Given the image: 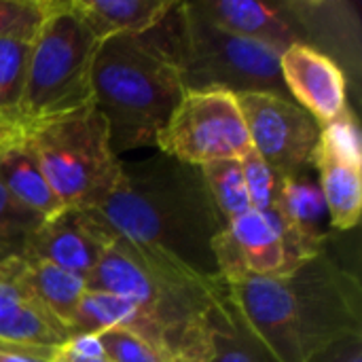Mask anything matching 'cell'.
Wrapping results in <instances>:
<instances>
[{
  "instance_id": "6da1fadb",
  "label": "cell",
  "mask_w": 362,
  "mask_h": 362,
  "mask_svg": "<svg viewBox=\"0 0 362 362\" xmlns=\"http://www.w3.org/2000/svg\"><path fill=\"white\" fill-rule=\"evenodd\" d=\"M227 297L274 362H308L362 337L361 280L327 250L286 276L225 282Z\"/></svg>"
},
{
  "instance_id": "7a4b0ae2",
  "label": "cell",
  "mask_w": 362,
  "mask_h": 362,
  "mask_svg": "<svg viewBox=\"0 0 362 362\" xmlns=\"http://www.w3.org/2000/svg\"><path fill=\"white\" fill-rule=\"evenodd\" d=\"M91 212L129 244L199 278H218L212 240L225 225L199 168L163 153L123 163L117 191Z\"/></svg>"
},
{
  "instance_id": "3957f363",
  "label": "cell",
  "mask_w": 362,
  "mask_h": 362,
  "mask_svg": "<svg viewBox=\"0 0 362 362\" xmlns=\"http://www.w3.org/2000/svg\"><path fill=\"white\" fill-rule=\"evenodd\" d=\"M87 288L136 303L146 322L148 341L172 362L212 361L214 337L227 318V288L221 278H199L112 233L87 278Z\"/></svg>"
},
{
  "instance_id": "277c9868",
  "label": "cell",
  "mask_w": 362,
  "mask_h": 362,
  "mask_svg": "<svg viewBox=\"0 0 362 362\" xmlns=\"http://www.w3.org/2000/svg\"><path fill=\"white\" fill-rule=\"evenodd\" d=\"M174 8L157 28L144 34L115 36L98 47L91 100L108 125L117 157L155 146L185 93Z\"/></svg>"
},
{
  "instance_id": "5b68a950",
  "label": "cell",
  "mask_w": 362,
  "mask_h": 362,
  "mask_svg": "<svg viewBox=\"0 0 362 362\" xmlns=\"http://www.w3.org/2000/svg\"><path fill=\"white\" fill-rule=\"evenodd\" d=\"M21 132L64 210H98L119 187L123 161L93 102L47 119L21 121Z\"/></svg>"
},
{
  "instance_id": "8992f818",
  "label": "cell",
  "mask_w": 362,
  "mask_h": 362,
  "mask_svg": "<svg viewBox=\"0 0 362 362\" xmlns=\"http://www.w3.org/2000/svg\"><path fill=\"white\" fill-rule=\"evenodd\" d=\"M174 28L185 91L223 89L233 95L274 93L291 98L276 49L214 25L193 2L176 4Z\"/></svg>"
},
{
  "instance_id": "52a82bcc",
  "label": "cell",
  "mask_w": 362,
  "mask_h": 362,
  "mask_svg": "<svg viewBox=\"0 0 362 362\" xmlns=\"http://www.w3.org/2000/svg\"><path fill=\"white\" fill-rule=\"evenodd\" d=\"M98 47L100 40L74 13L70 0H49L32 40L19 119L38 121L93 102L91 72Z\"/></svg>"
},
{
  "instance_id": "ba28073f",
  "label": "cell",
  "mask_w": 362,
  "mask_h": 362,
  "mask_svg": "<svg viewBox=\"0 0 362 362\" xmlns=\"http://www.w3.org/2000/svg\"><path fill=\"white\" fill-rule=\"evenodd\" d=\"M155 146L195 168L223 159L242 161L252 148L238 98L223 89L185 91Z\"/></svg>"
},
{
  "instance_id": "9c48e42d",
  "label": "cell",
  "mask_w": 362,
  "mask_h": 362,
  "mask_svg": "<svg viewBox=\"0 0 362 362\" xmlns=\"http://www.w3.org/2000/svg\"><path fill=\"white\" fill-rule=\"evenodd\" d=\"M252 151L280 176L308 172L320 125L291 98L274 93L235 95Z\"/></svg>"
},
{
  "instance_id": "30bf717a",
  "label": "cell",
  "mask_w": 362,
  "mask_h": 362,
  "mask_svg": "<svg viewBox=\"0 0 362 362\" xmlns=\"http://www.w3.org/2000/svg\"><path fill=\"white\" fill-rule=\"evenodd\" d=\"M110 240L112 231L91 210H62L40 221L25 238L19 257L57 265L87 280Z\"/></svg>"
},
{
  "instance_id": "8fae6325",
  "label": "cell",
  "mask_w": 362,
  "mask_h": 362,
  "mask_svg": "<svg viewBox=\"0 0 362 362\" xmlns=\"http://www.w3.org/2000/svg\"><path fill=\"white\" fill-rule=\"evenodd\" d=\"M218 278L233 282L248 276H286V250L276 214L257 210L227 223L212 240Z\"/></svg>"
},
{
  "instance_id": "7c38bea8",
  "label": "cell",
  "mask_w": 362,
  "mask_h": 362,
  "mask_svg": "<svg viewBox=\"0 0 362 362\" xmlns=\"http://www.w3.org/2000/svg\"><path fill=\"white\" fill-rule=\"evenodd\" d=\"M301 30V45L331 57L346 74L348 85L361 83V17L344 0H293Z\"/></svg>"
},
{
  "instance_id": "4fadbf2b",
  "label": "cell",
  "mask_w": 362,
  "mask_h": 362,
  "mask_svg": "<svg viewBox=\"0 0 362 362\" xmlns=\"http://www.w3.org/2000/svg\"><path fill=\"white\" fill-rule=\"evenodd\" d=\"M280 74L291 100L312 115L320 127L350 106L344 70L312 47L293 45L282 51Z\"/></svg>"
},
{
  "instance_id": "5bb4252c",
  "label": "cell",
  "mask_w": 362,
  "mask_h": 362,
  "mask_svg": "<svg viewBox=\"0 0 362 362\" xmlns=\"http://www.w3.org/2000/svg\"><path fill=\"white\" fill-rule=\"evenodd\" d=\"M274 214L282 231L288 274L327 250L325 221H329V214L318 180L308 172L282 176Z\"/></svg>"
},
{
  "instance_id": "9a60e30c",
  "label": "cell",
  "mask_w": 362,
  "mask_h": 362,
  "mask_svg": "<svg viewBox=\"0 0 362 362\" xmlns=\"http://www.w3.org/2000/svg\"><path fill=\"white\" fill-rule=\"evenodd\" d=\"M193 4L214 25L276 49L278 53L293 45H301L293 0H199Z\"/></svg>"
},
{
  "instance_id": "2e32d148",
  "label": "cell",
  "mask_w": 362,
  "mask_h": 362,
  "mask_svg": "<svg viewBox=\"0 0 362 362\" xmlns=\"http://www.w3.org/2000/svg\"><path fill=\"white\" fill-rule=\"evenodd\" d=\"M72 331L53 318L23 286L19 255L0 261V341L59 348Z\"/></svg>"
},
{
  "instance_id": "e0dca14e",
  "label": "cell",
  "mask_w": 362,
  "mask_h": 362,
  "mask_svg": "<svg viewBox=\"0 0 362 362\" xmlns=\"http://www.w3.org/2000/svg\"><path fill=\"white\" fill-rule=\"evenodd\" d=\"M0 182L21 206L42 218L64 210L42 174L21 125L0 142Z\"/></svg>"
},
{
  "instance_id": "ac0fdd59",
  "label": "cell",
  "mask_w": 362,
  "mask_h": 362,
  "mask_svg": "<svg viewBox=\"0 0 362 362\" xmlns=\"http://www.w3.org/2000/svg\"><path fill=\"white\" fill-rule=\"evenodd\" d=\"M74 13L100 40L157 28L178 0H70Z\"/></svg>"
},
{
  "instance_id": "d6986e66",
  "label": "cell",
  "mask_w": 362,
  "mask_h": 362,
  "mask_svg": "<svg viewBox=\"0 0 362 362\" xmlns=\"http://www.w3.org/2000/svg\"><path fill=\"white\" fill-rule=\"evenodd\" d=\"M312 165L318 170L329 225L337 231L354 229L362 212V163L337 157L316 144Z\"/></svg>"
},
{
  "instance_id": "ffe728a7",
  "label": "cell",
  "mask_w": 362,
  "mask_h": 362,
  "mask_svg": "<svg viewBox=\"0 0 362 362\" xmlns=\"http://www.w3.org/2000/svg\"><path fill=\"white\" fill-rule=\"evenodd\" d=\"M19 278L28 293L64 327L72 331V320L81 297L87 291V280L68 269L45 261L19 257Z\"/></svg>"
},
{
  "instance_id": "44dd1931",
  "label": "cell",
  "mask_w": 362,
  "mask_h": 362,
  "mask_svg": "<svg viewBox=\"0 0 362 362\" xmlns=\"http://www.w3.org/2000/svg\"><path fill=\"white\" fill-rule=\"evenodd\" d=\"M110 329H127L148 341L146 322L136 303L112 293L87 288L72 320V337L100 335Z\"/></svg>"
},
{
  "instance_id": "7402d4cb",
  "label": "cell",
  "mask_w": 362,
  "mask_h": 362,
  "mask_svg": "<svg viewBox=\"0 0 362 362\" xmlns=\"http://www.w3.org/2000/svg\"><path fill=\"white\" fill-rule=\"evenodd\" d=\"M199 170H202L206 189L223 218V225L252 210L240 159L212 161V163L202 165Z\"/></svg>"
},
{
  "instance_id": "603a6c76",
  "label": "cell",
  "mask_w": 362,
  "mask_h": 362,
  "mask_svg": "<svg viewBox=\"0 0 362 362\" xmlns=\"http://www.w3.org/2000/svg\"><path fill=\"white\" fill-rule=\"evenodd\" d=\"M34 36H0V115L19 119Z\"/></svg>"
},
{
  "instance_id": "cb8c5ba5",
  "label": "cell",
  "mask_w": 362,
  "mask_h": 362,
  "mask_svg": "<svg viewBox=\"0 0 362 362\" xmlns=\"http://www.w3.org/2000/svg\"><path fill=\"white\" fill-rule=\"evenodd\" d=\"M225 310L227 318L214 337V356L210 362H274L261 341L246 327L229 297Z\"/></svg>"
},
{
  "instance_id": "d4e9b609",
  "label": "cell",
  "mask_w": 362,
  "mask_h": 362,
  "mask_svg": "<svg viewBox=\"0 0 362 362\" xmlns=\"http://www.w3.org/2000/svg\"><path fill=\"white\" fill-rule=\"evenodd\" d=\"M42 216L21 206L0 182V252L19 255L25 238L40 225Z\"/></svg>"
},
{
  "instance_id": "484cf974",
  "label": "cell",
  "mask_w": 362,
  "mask_h": 362,
  "mask_svg": "<svg viewBox=\"0 0 362 362\" xmlns=\"http://www.w3.org/2000/svg\"><path fill=\"white\" fill-rule=\"evenodd\" d=\"M242 172H244V182L248 189L252 210L261 214H272L282 187V176L274 172L252 148L242 159Z\"/></svg>"
},
{
  "instance_id": "4316f807",
  "label": "cell",
  "mask_w": 362,
  "mask_h": 362,
  "mask_svg": "<svg viewBox=\"0 0 362 362\" xmlns=\"http://www.w3.org/2000/svg\"><path fill=\"white\" fill-rule=\"evenodd\" d=\"M100 348L112 362H172V358L151 341L127 329H110L98 335Z\"/></svg>"
},
{
  "instance_id": "83f0119b",
  "label": "cell",
  "mask_w": 362,
  "mask_h": 362,
  "mask_svg": "<svg viewBox=\"0 0 362 362\" xmlns=\"http://www.w3.org/2000/svg\"><path fill=\"white\" fill-rule=\"evenodd\" d=\"M49 0H0V36H36Z\"/></svg>"
},
{
  "instance_id": "f1b7e54d",
  "label": "cell",
  "mask_w": 362,
  "mask_h": 362,
  "mask_svg": "<svg viewBox=\"0 0 362 362\" xmlns=\"http://www.w3.org/2000/svg\"><path fill=\"white\" fill-rule=\"evenodd\" d=\"M51 362H112L104 356L98 335H76L59 346Z\"/></svg>"
},
{
  "instance_id": "f546056e",
  "label": "cell",
  "mask_w": 362,
  "mask_h": 362,
  "mask_svg": "<svg viewBox=\"0 0 362 362\" xmlns=\"http://www.w3.org/2000/svg\"><path fill=\"white\" fill-rule=\"evenodd\" d=\"M57 348L0 341V362H51Z\"/></svg>"
},
{
  "instance_id": "4dcf8cb0",
  "label": "cell",
  "mask_w": 362,
  "mask_h": 362,
  "mask_svg": "<svg viewBox=\"0 0 362 362\" xmlns=\"http://www.w3.org/2000/svg\"><path fill=\"white\" fill-rule=\"evenodd\" d=\"M308 362H362V337L341 339L318 352Z\"/></svg>"
},
{
  "instance_id": "1f68e13d",
  "label": "cell",
  "mask_w": 362,
  "mask_h": 362,
  "mask_svg": "<svg viewBox=\"0 0 362 362\" xmlns=\"http://www.w3.org/2000/svg\"><path fill=\"white\" fill-rule=\"evenodd\" d=\"M19 125H21V119H13V117L0 115V142H2L11 132H15Z\"/></svg>"
},
{
  "instance_id": "d6a6232c",
  "label": "cell",
  "mask_w": 362,
  "mask_h": 362,
  "mask_svg": "<svg viewBox=\"0 0 362 362\" xmlns=\"http://www.w3.org/2000/svg\"><path fill=\"white\" fill-rule=\"evenodd\" d=\"M6 257H13V255H2V252H0V261H2V259H6Z\"/></svg>"
}]
</instances>
